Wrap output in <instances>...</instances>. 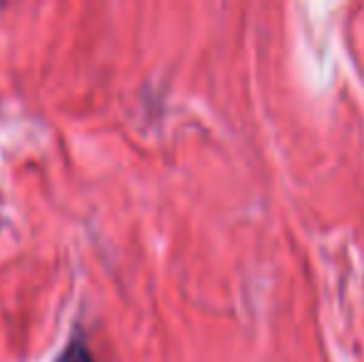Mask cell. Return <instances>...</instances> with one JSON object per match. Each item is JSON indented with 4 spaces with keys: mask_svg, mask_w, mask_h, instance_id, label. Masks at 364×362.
<instances>
[{
    "mask_svg": "<svg viewBox=\"0 0 364 362\" xmlns=\"http://www.w3.org/2000/svg\"><path fill=\"white\" fill-rule=\"evenodd\" d=\"M58 362H95L90 355V350H87V345L82 343V340H73V343L65 348V353L60 355Z\"/></svg>",
    "mask_w": 364,
    "mask_h": 362,
    "instance_id": "6da1fadb",
    "label": "cell"
}]
</instances>
